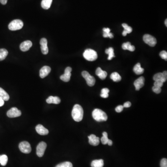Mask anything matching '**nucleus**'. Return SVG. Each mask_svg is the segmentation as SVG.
Returning <instances> with one entry per match:
<instances>
[{
	"mask_svg": "<svg viewBox=\"0 0 167 167\" xmlns=\"http://www.w3.org/2000/svg\"><path fill=\"white\" fill-rule=\"evenodd\" d=\"M123 105H118V106H117L116 107V109H115V110H116V112L117 113H121L122 111V110H123Z\"/></svg>",
	"mask_w": 167,
	"mask_h": 167,
	"instance_id": "obj_37",
	"label": "nucleus"
},
{
	"mask_svg": "<svg viewBox=\"0 0 167 167\" xmlns=\"http://www.w3.org/2000/svg\"><path fill=\"white\" fill-rule=\"evenodd\" d=\"M122 26L124 28V30L122 34L123 36H126L128 34H130L132 32V27L129 26L126 23H123L122 24Z\"/></svg>",
	"mask_w": 167,
	"mask_h": 167,
	"instance_id": "obj_23",
	"label": "nucleus"
},
{
	"mask_svg": "<svg viewBox=\"0 0 167 167\" xmlns=\"http://www.w3.org/2000/svg\"><path fill=\"white\" fill-rule=\"evenodd\" d=\"M110 92L108 88H103L102 89L101 93L100 96L103 98H107L109 97V92Z\"/></svg>",
	"mask_w": 167,
	"mask_h": 167,
	"instance_id": "obj_31",
	"label": "nucleus"
},
{
	"mask_svg": "<svg viewBox=\"0 0 167 167\" xmlns=\"http://www.w3.org/2000/svg\"><path fill=\"white\" fill-rule=\"evenodd\" d=\"M163 82L159 80V81H156L154 83V85L158 87L161 88L163 86Z\"/></svg>",
	"mask_w": 167,
	"mask_h": 167,
	"instance_id": "obj_36",
	"label": "nucleus"
},
{
	"mask_svg": "<svg viewBox=\"0 0 167 167\" xmlns=\"http://www.w3.org/2000/svg\"><path fill=\"white\" fill-rule=\"evenodd\" d=\"M165 24L166 27H167V19H166L165 21Z\"/></svg>",
	"mask_w": 167,
	"mask_h": 167,
	"instance_id": "obj_43",
	"label": "nucleus"
},
{
	"mask_svg": "<svg viewBox=\"0 0 167 167\" xmlns=\"http://www.w3.org/2000/svg\"><path fill=\"white\" fill-rule=\"evenodd\" d=\"M110 78L114 82H119L121 81L122 79L121 77L120 76V75L117 72L111 73Z\"/></svg>",
	"mask_w": 167,
	"mask_h": 167,
	"instance_id": "obj_26",
	"label": "nucleus"
},
{
	"mask_svg": "<svg viewBox=\"0 0 167 167\" xmlns=\"http://www.w3.org/2000/svg\"><path fill=\"white\" fill-rule=\"evenodd\" d=\"M7 116L10 118H14L20 117L22 115L21 110H19L16 107H13L9 110H8L7 113Z\"/></svg>",
	"mask_w": 167,
	"mask_h": 167,
	"instance_id": "obj_9",
	"label": "nucleus"
},
{
	"mask_svg": "<svg viewBox=\"0 0 167 167\" xmlns=\"http://www.w3.org/2000/svg\"><path fill=\"white\" fill-rule=\"evenodd\" d=\"M161 167H167V159L166 158H163L161 161Z\"/></svg>",
	"mask_w": 167,
	"mask_h": 167,
	"instance_id": "obj_35",
	"label": "nucleus"
},
{
	"mask_svg": "<svg viewBox=\"0 0 167 167\" xmlns=\"http://www.w3.org/2000/svg\"><path fill=\"white\" fill-rule=\"evenodd\" d=\"M48 104H59L60 103L61 100L58 97L50 96L46 100Z\"/></svg>",
	"mask_w": 167,
	"mask_h": 167,
	"instance_id": "obj_18",
	"label": "nucleus"
},
{
	"mask_svg": "<svg viewBox=\"0 0 167 167\" xmlns=\"http://www.w3.org/2000/svg\"><path fill=\"white\" fill-rule=\"evenodd\" d=\"M107 144L109 145V146H111V145H113V141H111V140H110L109 139V141H108Z\"/></svg>",
	"mask_w": 167,
	"mask_h": 167,
	"instance_id": "obj_42",
	"label": "nucleus"
},
{
	"mask_svg": "<svg viewBox=\"0 0 167 167\" xmlns=\"http://www.w3.org/2000/svg\"><path fill=\"white\" fill-rule=\"evenodd\" d=\"M0 97L4 101H8L9 100V96L4 90L0 87Z\"/></svg>",
	"mask_w": 167,
	"mask_h": 167,
	"instance_id": "obj_25",
	"label": "nucleus"
},
{
	"mask_svg": "<svg viewBox=\"0 0 167 167\" xmlns=\"http://www.w3.org/2000/svg\"><path fill=\"white\" fill-rule=\"evenodd\" d=\"M47 143L44 142H42L37 145L36 148V154L39 157H42L44 155L45 151L47 148Z\"/></svg>",
	"mask_w": 167,
	"mask_h": 167,
	"instance_id": "obj_8",
	"label": "nucleus"
},
{
	"mask_svg": "<svg viewBox=\"0 0 167 167\" xmlns=\"http://www.w3.org/2000/svg\"><path fill=\"white\" fill-rule=\"evenodd\" d=\"M23 27V22L22 21L19 19L12 21L9 24V29L11 31L18 30L22 29Z\"/></svg>",
	"mask_w": 167,
	"mask_h": 167,
	"instance_id": "obj_4",
	"label": "nucleus"
},
{
	"mask_svg": "<svg viewBox=\"0 0 167 167\" xmlns=\"http://www.w3.org/2000/svg\"><path fill=\"white\" fill-rule=\"evenodd\" d=\"M133 71L137 75H140L144 72V69L141 67V64L139 63H138L134 67Z\"/></svg>",
	"mask_w": 167,
	"mask_h": 167,
	"instance_id": "obj_19",
	"label": "nucleus"
},
{
	"mask_svg": "<svg viewBox=\"0 0 167 167\" xmlns=\"http://www.w3.org/2000/svg\"><path fill=\"white\" fill-rule=\"evenodd\" d=\"M109 138H108V134L107 132H104L103 133V137H102L101 138V141L102 144H107L108 141H109Z\"/></svg>",
	"mask_w": 167,
	"mask_h": 167,
	"instance_id": "obj_30",
	"label": "nucleus"
},
{
	"mask_svg": "<svg viewBox=\"0 0 167 167\" xmlns=\"http://www.w3.org/2000/svg\"><path fill=\"white\" fill-rule=\"evenodd\" d=\"M4 104V101L0 97V107L3 106Z\"/></svg>",
	"mask_w": 167,
	"mask_h": 167,
	"instance_id": "obj_40",
	"label": "nucleus"
},
{
	"mask_svg": "<svg viewBox=\"0 0 167 167\" xmlns=\"http://www.w3.org/2000/svg\"><path fill=\"white\" fill-rule=\"evenodd\" d=\"M55 167H73L71 162H65L59 164Z\"/></svg>",
	"mask_w": 167,
	"mask_h": 167,
	"instance_id": "obj_32",
	"label": "nucleus"
},
{
	"mask_svg": "<svg viewBox=\"0 0 167 167\" xmlns=\"http://www.w3.org/2000/svg\"><path fill=\"white\" fill-rule=\"evenodd\" d=\"M35 129L37 133L41 135H47L49 133L48 130L42 125H37Z\"/></svg>",
	"mask_w": 167,
	"mask_h": 167,
	"instance_id": "obj_16",
	"label": "nucleus"
},
{
	"mask_svg": "<svg viewBox=\"0 0 167 167\" xmlns=\"http://www.w3.org/2000/svg\"><path fill=\"white\" fill-rule=\"evenodd\" d=\"M103 32H105V33H107V34H109V33H110V29H109V28H104L103 29Z\"/></svg>",
	"mask_w": 167,
	"mask_h": 167,
	"instance_id": "obj_39",
	"label": "nucleus"
},
{
	"mask_svg": "<svg viewBox=\"0 0 167 167\" xmlns=\"http://www.w3.org/2000/svg\"><path fill=\"white\" fill-rule=\"evenodd\" d=\"M143 40L146 44L152 47H155L157 42L156 39L155 37L148 34H146L143 36Z\"/></svg>",
	"mask_w": 167,
	"mask_h": 167,
	"instance_id": "obj_7",
	"label": "nucleus"
},
{
	"mask_svg": "<svg viewBox=\"0 0 167 167\" xmlns=\"http://www.w3.org/2000/svg\"><path fill=\"white\" fill-rule=\"evenodd\" d=\"M8 51L4 48L0 49V61L5 59L8 54Z\"/></svg>",
	"mask_w": 167,
	"mask_h": 167,
	"instance_id": "obj_28",
	"label": "nucleus"
},
{
	"mask_svg": "<svg viewBox=\"0 0 167 167\" xmlns=\"http://www.w3.org/2000/svg\"><path fill=\"white\" fill-rule=\"evenodd\" d=\"M123 50H128L130 51L133 52L135 50V47L134 46L131 45V43L130 42L124 43L122 46Z\"/></svg>",
	"mask_w": 167,
	"mask_h": 167,
	"instance_id": "obj_21",
	"label": "nucleus"
},
{
	"mask_svg": "<svg viewBox=\"0 0 167 167\" xmlns=\"http://www.w3.org/2000/svg\"><path fill=\"white\" fill-rule=\"evenodd\" d=\"M89 143L93 146H97L100 144V138L96 137L95 135L92 134L88 137Z\"/></svg>",
	"mask_w": 167,
	"mask_h": 167,
	"instance_id": "obj_15",
	"label": "nucleus"
},
{
	"mask_svg": "<svg viewBox=\"0 0 167 167\" xmlns=\"http://www.w3.org/2000/svg\"><path fill=\"white\" fill-rule=\"evenodd\" d=\"M19 148L21 152L25 154H29L32 150L30 144L27 141L21 142L19 145Z\"/></svg>",
	"mask_w": 167,
	"mask_h": 167,
	"instance_id": "obj_6",
	"label": "nucleus"
},
{
	"mask_svg": "<svg viewBox=\"0 0 167 167\" xmlns=\"http://www.w3.org/2000/svg\"><path fill=\"white\" fill-rule=\"evenodd\" d=\"M96 74L99 77L100 79L102 80H105L107 76V73L106 71L102 70L100 67H98L96 71Z\"/></svg>",
	"mask_w": 167,
	"mask_h": 167,
	"instance_id": "obj_17",
	"label": "nucleus"
},
{
	"mask_svg": "<svg viewBox=\"0 0 167 167\" xmlns=\"http://www.w3.org/2000/svg\"><path fill=\"white\" fill-rule=\"evenodd\" d=\"M32 46V42L30 41H26L21 43L20 48L22 52H26L29 51Z\"/></svg>",
	"mask_w": 167,
	"mask_h": 167,
	"instance_id": "obj_14",
	"label": "nucleus"
},
{
	"mask_svg": "<svg viewBox=\"0 0 167 167\" xmlns=\"http://www.w3.org/2000/svg\"><path fill=\"white\" fill-rule=\"evenodd\" d=\"M84 111L81 105L76 104L73 106L72 112V116L74 121L76 122H80L83 118Z\"/></svg>",
	"mask_w": 167,
	"mask_h": 167,
	"instance_id": "obj_1",
	"label": "nucleus"
},
{
	"mask_svg": "<svg viewBox=\"0 0 167 167\" xmlns=\"http://www.w3.org/2000/svg\"><path fill=\"white\" fill-rule=\"evenodd\" d=\"M104 165V161L102 159L95 160L91 163L92 167H103Z\"/></svg>",
	"mask_w": 167,
	"mask_h": 167,
	"instance_id": "obj_22",
	"label": "nucleus"
},
{
	"mask_svg": "<svg viewBox=\"0 0 167 167\" xmlns=\"http://www.w3.org/2000/svg\"><path fill=\"white\" fill-rule=\"evenodd\" d=\"M41 46V51L43 54H47L48 52V48L47 47V41L46 38H42L40 41Z\"/></svg>",
	"mask_w": 167,
	"mask_h": 167,
	"instance_id": "obj_11",
	"label": "nucleus"
},
{
	"mask_svg": "<svg viewBox=\"0 0 167 167\" xmlns=\"http://www.w3.org/2000/svg\"><path fill=\"white\" fill-rule=\"evenodd\" d=\"M52 0H42L41 3L42 8L44 9H48L50 8Z\"/></svg>",
	"mask_w": 167,
	"mask_h": 167,
	"instance_id": "obj_20",
	"label": "nucleus"
},
{
	"mask_svg": "<svg viewBox=\"0 0 167 167\" xmlns=\"http://www.w3.org/2000/svg\"><path fill=\"white\" fill-rule=\"evenodd\" d=\"M152 90L154 92L156 93V94H159L161 92L162 89L161 88L158 87L156 86H154L152 87Z\"/></svg>",
	"mask_w": 167,
	"mask_h": 167,
	"instance_id": "obj_34",
	"label": "nucleus"
},
{
	"mask_svg": "<svg viewBox=\"0 0 167 167\" xmlns=\"http://www.w3.org/2000/svg\"><path fill=\"white\" fill-rule=\"evenodd\" d=\"M144 81L145 79L143 77H140L138 79L135 80L134 83V85L137 91H139L141 88L144 86Z\"/></svg>",
	"mask_w": 167,
	"mask_h": 167,
	"instance_id": "obj_12",
	"label": "nucleus"
},
{
	"mask_svg": "<svg viewBox=\"0 0 167 167\" xmlns=\"http://www.w3.org/2000/svg\"><path fill=\"white\" fill-rule=\"evenodd\" d=\"M131 104L130 102H126V103L123 104V107L125 108H129L131 106Z\"/></svg>",
	"mask_w": 167,
	"mask_h": 167,
	"instance_id": "obj_38",
	"label": "nucleus"
},
{
	"mask_svg": "<svg viewBox=\"0 0 167 167\" xmlns=\"http://www.w3.org/2000/svg\"><path fill=\"white\" fill-rule=\"evenodd\" d=\"M83 78L85 79L87 84L90 86H93L95 85L96 80L94 77L92 76L87 71H83L82 72Z\"/></svg>",
	"mask_w": 167,
	"mask_h": 167,
	"instance_id": "obj_5",
	"label": "nucleus"
},
{
	"mask_svg": "<svg viewBox=\"0 0 167 167\" xmlns=\"http://www.w3.org/2000/svg\"><path fill=\"white\" fill-rule=\"evenodd\" d=\"M160 56L163 59H165V60H167V52L165 51H163L161 52L160 53Z\"/></svg>",
	"mask_w": 167,
	"mask_h": 167,
	"instance_id": "obj_33",
	"label": "nucleus"
},
{
	"mask_svg": "<svg viewBox=\"0 0 167 167\" xmlns=\"http://www.w3.org/2000/svg\"><path fill=\"white\" fill-rule=\"evenodd\" d=\"M8 161V157L6 155H0V164L2 166H4L6 165Z\"/></svg>",
	"mask_w": 167,
	"mask_h": 167,
	"instance_id": "obj_29",
	"label": "nucleus"
},
{
	"mask_svg": "<svg viewBox=\"0 0 167 167\" xmlns=\"http://www.w3.org/2000/svg\"><path fill=\"white\" fill-rule=\"evenodd\" d=\"M93 118L97 122L106 121L108 119L106 114L101 110L95 109L92 113Z\"/></svg>",
	"mask_w": 167,
	"mask_h": 167,
	"instance_id": "obj_2",
	"label": "nucleus"
},
{
	"mask_svg": "<svg viewBox=\"0 0 167 167\" xmlns=\"http://www.w3.org/2000/svg\"><path fill=\"white\" fill-rule=\"evenodd\" d=\"M83 56L86 60L93 61L97 59V54L96 52L92 49H87L83 53Z\"/></svg>",
	"mask_w": 167,
	"mask_h": 167,
	"instance_id": "obj_3",
	"label": "nucleus"
},
{
	"mask_svg": "<svg viewBox=\"0 0 167 167\" xmlns=\"http://www.w3.org/2000/svg\"><path fill=\"white\" fill-rule=\"evenodd\" d=\"M167 79L163 76V74L161 72L156 73L153 77V80H154V81H159V80H160V81L163 82V83L165 82L167 80Z\"/></svg>",
	"mask_w": 167,
	"mask_h": 167,
	"instance_id": "obj_24",
	"label": "nucleus"
},
{
	"mask_svg": "<svg viewBox=\"0 0 167 167\" xmlns=\"http://www.w3.org/2000/svg\"><path fill=\"white\" fill-rule=\"evenodd\" d=\"M51 69L48 66H44L41 68L39 71V76L42 79L45 78L47 76L50 72Z\"/></svg>",
	"mask_w": 167,
	"mask_h": 167,
	"instance_id": "obj_13",
	"label": "nucleus"
},
{
	"mask_svg": "<svg viewBox=\"0 0 167 167\" xmlns=\"http://www.w3.org/2000/svg\"><path fill=\"white\" fill-rule=\"evenodd\" d=\"M72 71V68L67 67L65 70L64 74L60 77V80L64 82H67L70 81L71 76V72Z\"/></svg>",
	"mask_w": 167,
	"mask_h": 167,
	"instance_id": "obj_10",
	"label": "nucleus"
},
{
	"mask_svg": "<svg viewBox=\"0 0 167 167\" xmlns=\"http://www.w3.org/2000/svg\"><path fill=\"white\" fill-rule=\"evenodd\" d=\"M7 1H8V0H0V2L3 5L6 4Z\"/></svg>",
	"mask_w": 167,
	"mask_h": 167,
	"instance_id": "obj_41",
	"label": "nucleus"
},
{
	"mask_svg": "<svg viewBox=\"0 0 167 167\" xmlns=\"http://www.w3.org/2000/svg\"><path fill=\"white\" fill-rule=\"evenodd\" d=\"M105 53L108 54V60H111L113 58L115 57L114 55V49L113 47H110L108 49H106Z\"/></svg>",
	"mask_w": 167,
	"mask_h": 167,
	"instance_id": "obj_27",
	"label": "nucleus"
}]
</instances>
